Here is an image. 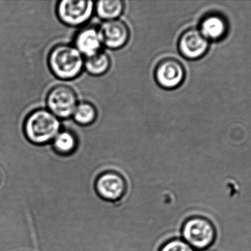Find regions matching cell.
Returning <instances> with one entry per match:
<instances>
[{
	"label": "cell",
	"mask_w": 251,
	"mask_h": 251,
	"mask_svg": "<svg viewBox=\"0 0 251 251\" xmlns=\"http://www.w3.org/2000/svg\"><path fill=\"white\" fill-rule=\"evenodd\" d=\"M95 6L89 0H63L57 7L59 19L66 25L79 26L89 20Z\"/></svg>",
	"instance_id": "cell-5"
},
{
	"label": "cell",
	"mask_w": 251,
	"mask_h": 251,
	"mask_svg": "<svg viewBox=\"0 0 251 251\" xmlns=\"http://www.w3.org/2000/svg\"><path fill=\"white\" fill-rule=\"evenodd\" d=\"M58 118L50 111L38 109L31 113L25 123V132L29 141L37 144L54 140L60 132Z\"/></svg>",
	"instance_id": "cell-2"
},
{
	"label": "cell",
	"mask_w": 251,
	"mask_h": 251,
	"mask_svg": "<svg viewBox=\"0 0 251 251\" xmlns=\"http://www.w3.org/2000/svg\"><path fill=\"white\" fill-rule=\"evenodd\" d=\"M208 40L199 29L184 31L178 41V49L182 56L188 59H197L203 56L208 50Z\"/></svg>",
	"instance_id": "cell-9"
},
{
	"label": "cell",
	"mask_w": 251,
	"mask_h": 251,
	"mask_svg": "<svg viewBox=\"0 0 251 251\" xmlns=\"http://www.w3.org/2000/svg\"><path fill=\"white\" fill-rule=\"evenodd\" d=\"M227 28L226 22L223 16L212 14L202 21L200 31L206 39L218 40L226 35Z\"/></svg>",
	"instance_id": "cell-11"
},
{
	"label": "cell",
	"mask_w": 251,
	"mask_h": 251,
	"mask_svg": "<svg viewBox=\"0 0 251 251\" xmlns=\"http://www.w3.org/2000/svg\"><path fill=\"white\" fill-rule=\"evenodd\" d=\"M154 75L156 82L161 87L165 89H174L184 81L185 70L179 60L169 57L158 63Z\"/></svg>",
	"instance_id": "cell-6"
},
{
	"label": "cell",
	"mask_w": 251,
	"mask_h": 251,
	"mask_svg": "<svg viewBox=\"0 0 251 251\" xmlns=\"http://www.w3.org/2000/svg\"><path fill=\"white\" fill-rule=\"evenodd\" d=\"M75 47L85 57L101 51L103 45L101 34L97 28L87 27L76 34Z\"/></svg>",
	"instance_id": "cell-10"
},
{
	"label": "cell",
	"mask_w": 251,
	"mask_h": 251,
	"mask_svg": "<svg viewBox=\"0 0 251 251\" xmlns=\"http://www.w3.org/2000/svg\"><path fill=\"white\" fill-rule=\"evenodd\" d=\"M84 67L91 75L95 76L104 75L110 69V57L104 52H99L93 56L85 57Z\"/></svg>",
	"instance_id": "cell-12"
},
{
	"label": "cell",
	"mask_w": 251,
	"mask_h": 251,
	"mask_svg": "<svg viewBox=\"0 0 251 251\" xmlns=\"http://www.w3.org/2000/svg\"><path fill=\"white\" fill-rule=\"evenodd\" d=\"M47 101L50 112L65 119L73 115L78 105L77 94L72 87L60 84L50 90Z\"/></svg>",
	"instance_id": "cell-4"
},
{
	"label": "cell",
	"mask_w": 251,
	"mask_h": 251,
	"mask_svg": "<svg viewBox=\"0 0 251 251\" xmlns=\"http://www.w3.org/2000/svg\"><path fill=\"white\" fill-rule=\"evenodd\" d=\"M96 189L100 197L108 201H117L125 195L126 184L124 177L116 172H106L97 180Z\"/></svg>",
	"instance_id": "cell-7"
},
{
	"label": "cell",
	"mask_w": 251,
	"mask_h": 251,
	"mask_svg": "<svg viewBox=\"0 0 251 251\" xmlns=\"http://www.w3.org/2000/svg\"><path fill=\"white\" fill-rule=\"evenodd\" d=\"M182 234L186 243L192 248L203 250L213 244L216 238V230L209 220L195 217L184 223Z\"/></svg>",
	"instance_id": "cell-3"
},
{
	"label": "cell",
	"mask_w": 251,
	"mask_h": 251,
	"mask_svg": "<svg viewBox=\"0 0 251 251\" xmlns=\"http://www.w3.org/2000/svg\"><path fill=\"white\" fill-rule=\"evenodd\" d=\"M72 116L79 125H89L95 122L97 119V109L92 103L82 102L78 103Z\"/></svg>",
	"instance_id": "cell-15"
},
{
	"label": "cell",
	"mask_w": 251,
	"mask_h": 251,
	"mask_svg": "<svg viewBox=\"0 0 251 251\" xmlns=\"http://www.w3.org/2000/svg\"><path fill=\"white\" fill-rule=\"evenodd\" d=\"M99 30L103 45L113 50L125 47L129 39V29L126 24L120 19L105 21Z\"/></svg>",
	"instance_id": "cell-8"
},
{
	"label": "cell",
	"mask_w": 251,
	"mask_h": 251,
	"mask_svg": "<svg viewBox=\"0 0 251 251\" xmlns=\"http://www.w3.org/2000/svg\"><path fill=\"white\" fill-rule=\"evenodd\" d=\"M125 7V2L121 0L99 1L95 6L97 15L105 21L118 19L123 13Z\"/></svg>",
	"instance_id": "cell-13"
},
{
	"label": "cell",
	"mask_w": 251,
	"mask_h": 251,
	"mask_svg": "<svg viewBox=\"0 0 251 251\" xmlns=\"http://www.w3.org/2000/svg\"><path fill=\"white\" fill-rule=\"evenodd\" d=\"M160 251H195L194 249L186 242L181 240H173L162 246Z\"/></svg>",
	"instance_id": "cell-16"
},
{
	"label": "cell",
	"mask_w": 251,
	"mask_h": 251,
	"mask_svg": "<svg viewBox=\"0 0 251 251\" xmlns=\"http://www.w3.org/2000/svg\"><path fill=\"white\" fill-rule=\"evenodd\" d=\"M82 55L69 44H60L53 47L49 56V65L53 73L62 80L76 78L84 67Z\"/></svg>",
	"instance_id": "cell-1"
},
{
	"label": "cell",
	"mask_w": 251,
	"mask_h": 251,
	"mask_svg": "<svg viewBox=\"0 0 251 251\" xmlns=\"http://www.w3.org/2000/svg\"><path fill=\"white\" fill-rule=\"evenodd\" d=\"M76 136L69 130L60 131L54 139V148L61 155H69L75 151L77 147Z\"/></svg>",
	"instance_id": "cell-14"
}]
</instances>
